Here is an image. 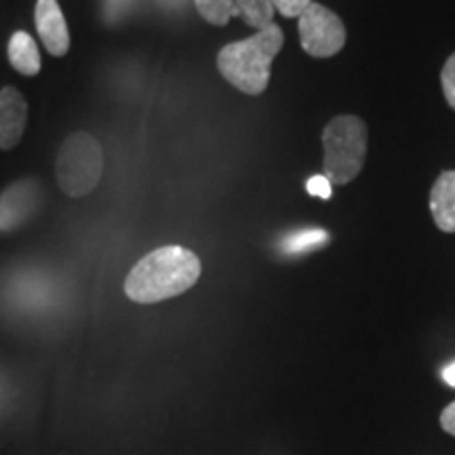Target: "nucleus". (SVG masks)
Masks as SVG:
<instances>
[{"label": "nucleus", "mask_w": 455, "mask_h": 455, "mask_svg": "<svg viewBox=\"0 0 455 455\" xmlns=\"http://www.w3.org/2000/svg\"><path fill=\"white\" fill-rule=\"evenodd\" d=\"M203 266L196 253L180 244H169L148 253L129 272L124 293L138 304H156L192 289L201 278Z\"/></svg>", "instance_id": "obj_1"}, {"label": "nucleus", "mask_w": 455, "mask_h": 455, "mask_svg": "<svg viewBox=\"0 0 455 455\" xmlns=\"http://www.w3.org/2000/svg\"><path fill=\"white\" fill-rule=\"evenodd\" d=\"M283 30L270 24L244 41L226 44L218 55L221 76L243 93L261 95L268 87L272 61L283 49Z\"/></svg>", "instance_id": "obj_2"}, {"label": "nucleus", "mask_w": 455, "mask_h": 455, "mask_svg": "<svg viewBox=\"0 0 455 455\" xmlns=\"http://www.w3.org/2000/svg\"><path fill=\"white\" fill-rule=\"evenodd\" d=\"M369 133L367 124L352 114H341L323 131V171L325 178L335 186L348 184L361 173L367 158Z\"/></svg>", "instance_id": "obj_3"}, {"label": "nucleus", "mask_w": 455, "mask_h": 455, "mask_svg": "<svg viewBox=\"0 0 455 455\" xmlns=\"http://www.w3.org/2000/svg\"><path fill=\"white\" fill-rule=\"evenodd\" d=\"M57 184L68 196H87L100 184L104 155L98 140L89 133H74L61 146L57 156Z\"/></svg>", "instance_id": "obj_4"}, {"label": "nucleus", "mask_w": 455, "mask_h": 455, "mask_svg": "<svg viewBox=\"0 0 455 455\" xmlns=\"http://www.w3.org/2000/svg\"><path fill=\"white\" fill-rule=\"evenodd\" d=\"M299 41L301 49L318 60L338 55L346 44L344 21L325 4L312 3L299 15Z\"/></svg>", "instance_id": "obj_5"}, {"label": "nucleus", "mask_w": 455, "mask_h": 455, "mask_svg": "<svg viewBox=\"0 0 455 455\" xmlns=\"http://www.w3.org/2000/svg\"><path fill=\"white\" fill-rule=\"evenodd\" d=\"M36 28L41 41L51 55L61 57L70 49V32H68L64 13L57 0H38L36 3Z\"/></svg>", "instance_id": "obj_6"}, {"label": "nucleus", "mask_w": 455, "mask_h": 455, "mask_svg": "<svg viewBox=\"0 0 455 455\" xmlns=\"http://www.w3.org/2000/svg\"><path fill=\"white\" fill-rule=\"evenodd\" d=\"M41 198V188L36 181H20L0 196V230H11L30 218Z\"/></svg>", "instance_id": "obj_7"}, {"label": "nucleus", "mask_w": 455, "mask_h": 455, "mask_svg": "<svg viewBox=\"0 0 455 455\" xmlns=\"http://www.w3.org/2000/svg\"><path fill=\"white\" fill-rule=\"evenodd\" d=\"M28 104L24 95L13 87L0 91V148L11 150L20 144L26 129Z\"/></svg>", "instance_id": "obj_8"}, {"label": "nucleus", "mask_w": 455, "mask_h": 455, "mask_svg": "<svg viewBox=\"0 0 455 455\" xmlns=\"http://www.w3.org/2000/svg\"><path fill=\"white\" fill-rule=\"evenodd\" d=\"M430 213L439 230L455 232V171H443L432 184Z\"/></svg>", "instance_id": "obj_9"}, {"label": "nucleus", "mask_w": 455, "mask_h": 455, "mask_svg": "<svg viewBox=\"0 0 455 455\" xmlns=\"http://www.w3.org/2000/svg\"><path fill=\"white\" fill-rule=\"evenodd\" d=\"M9 61L24 76H36L41 72V53L30 34L15 32L9 43Z\"/></svg>", "instance_id": "obj_10"}, {"label": "nucleus", "mask_w": 455, "mask_h": 455, "mask_svg": "<svg viewBox=\"0 0 455 455\" xmlns=\"http://www.w3.org/2000/svg\"><path fill=\"white\" fill-rule=\"evenodd\" d=\"M235 4L244 24L258 28V30L268 28L272 24V17L276 13L272 0H235Z\"/></svg>", "instance_id": "obj_11"}, {"label": "nucleus", "mask_w": 455, "mask_h": 455, "mask_svg": "<svg viewBox=\"0 0 455 455\" xmlns=\"http://www.w3.org/2000/svg\"><path fill=\"white\" fill-rule=\"evenodd\" d=\"M329 241V235L321 228H310V230H299L289 235L283 241V251L284 253H304L310 251V249L323 247Z\"/></svg>", "instance_id": "obj_12"}, {"label": "nucleus", "mask_w": 455, "mask_h": 455, "mask_svg": "<svg viewBox=\"0 0 455 455\" xmlns=\"http://www.w3.org/2000/svg\"><path fill=\"white\" fill-rule=\"evenodd\" d=\"M195 3L203 20L213 26H226L232 17L238 15L235 0H195Z\"/></svg>", "instance_id": "obj_13"}, {"label": "nucleus", "mask_w": 455, "mask_h": 455, "mask_svg": "<svg viewBox=\"0 0 455 455\" xmlns=\"http://www.w3.org/2000/svg\"><path fill=\"white\" fill-rule=\"evenodd\" d=\"M441 84H443V93H445L447 104L455 110V53L449 57L445 66H443Z\"/></svg>", "instance_id": "obj_14"}, {"label": "nucleus", "mask_w": 455, "mask_h": 455, "mask_svg": "<svg viewBox=\"0 0 455 455\" xmlns=\"http://www.w3.org/2000/svg\"><path fill=\"white\" fill-rule=\"evenodd\" d=\"M315 0H272L275 9L284 17H299Z\"/></svg>", "instance_id": "obj_15"}, {"label": "nucleus", "mask_w": 455, "mask_h": 455, "mask_svg": "<svg viewBox=\"0 0 455 455\" xmlns=\"http://www.w3.org/2000/svg\"><path fill=\"white\" fill-rule=\"evenodd\" d=\"M308 192L316 198H329L331 196V181H329L325 175H315V178L308 180Z\"/></svg>", "instance_id": "obj_16"}, {"label": "nucleus", "mask_w": 455, "mask_h": 455, "mask_svg": "<svg viewBox=\"0 0 455 455\" xmlns=\"http://www.w3.org/2000/svg\"><path fill=\"white\" fill-rule=\"evenodd\" d=\"M441 426L447 435L455 436V401L449 403V405L443 409L441 413Z\"/></svg>", "instance_id": "obj_17"}, {"label": "nucleus", "mask_w": 455, "mask_h": 455, "mask_svg": "<svg viewBox=\"0 0 455 455\" xmlns=\"http://www.w3.org/2000/svg\"><path fill=\"white\" fill-rule=\"evenodd\" d=\"M443 379H445L451 388H455V363H451V365H447L445 369H443Z\"/></svg>", "instance_id": "obj_18"}]
</instances>
